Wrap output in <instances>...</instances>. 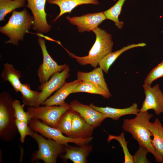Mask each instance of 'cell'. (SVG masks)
<instances>
[{
  "label": "cell",
  "mask_w": 163,
  "mask_h": 163,
  "mask_svg": "<svg viewBox=\"0 0 163 163\" xmlns=\"http://www.w3.org/2000/svg\"><path fill=\"white\" fill-rule=\"evenodd\" d=\"M112 139H115L118 142L121 146L124 156V163H133V156L129 153L127 145L128 142L126 140L124 133H122L118 136L109 134L107 139L108 143Z\"/></svg>",
  "instance_id": "83f0119b"
},
{
  "label": "cell",
  "mask_w": 163,
  "mask_h": 163,
  "mask_svg": "<svg viewBox=\"0 0 163 163\" xmlns=\"http://www.w3.org/2000/svg\"><path fill=\"white\" fill-rule=\"evenodd\" d=\"M78 92H86L99 94L107 99L112 96L94 84L87 81H82L81 83L73 90L72 93Z\"/></svg>",
  "instance_id": "d4e9b609"
},
{
  "label": "cell",
  "mask_w": 163,
  "mask_h": 163,
  "mask_svg": "<svg viewBox=\"0 0 163 163\" xmlns=\"http://www.w3.org/2000/svg\"><path fill=\"white\" fill-rule=\"evenodd\" d=\"M161 77H163V60L151 71L145 79L144 84L151 85L154 81Z\"/></svg>",
  "instance_id": "f1b7e54d"
},
{
  "label": "cell",
  "mask_w": 163,
  "mask_h": 163,
  "mask_svg": "<svg viewBox=\"0 0 163 163\" xmlns=\"http://www.w3.org/2000/svg\"><path fill=\"white\" fill-rule=\"evenodd\" d=\"M103 71L100 67H98L89 72L78 71L77 75V79L81 81L91 82L112 95L105 80Z\"/></svg>",
  "instance_id": "ac0fdd59"
},
{
  "label": "cell",
  "mask_w": 163,
  "mask_h": 163,
  "mask_svg": "<svg viewBox=\"0 0 163 163\" xmlns=\"http://www.w3.org/2000/svg\"><path fill=\"white\" fill-rule=\"evenodd\" d=\"M22 94L23 103L28 106H34L39 97L40 91L32 90L28 83L22 84L19 91Z\"/></svg>",
  "instance_id": "603a6c76"
},
{
  "label": "cell",
  "mask_w": 163,
  "mask_h": 163,
  "mask_svg": "<svg viewBox=\"0 0 163 163\" xmlns=\"http://www.w3.org/2000/svg\"><path fill=\"white\" fill-rule=\"evenodd\" d=\"M148 152H149L146 148L139 145L138 150L133 156L134 163H150L146 157V155Z\"/></svg>",
  "instance_id": "1f68e13d"
},
{
  "label": "cell",
  "mask_w": 163,
  "mask_h": 163,
  "mask_svg": "<svg viewBox=\"0 0 163 163\" xmlns=\"http://www.w3.org/2000/svg\"><path fill=\"white\" fill-rule=\"evenodd\" d=\"M73 111H66L60 119L57 129L67 136L70 137L72 129V115Z\"/></svg>",
  "instance_id": "4316f807"
},
{
  "label": "cell",
  "mask_w": 163,
  "mask_h": 163,
  "mask_svg": "<svg viewBox=\"0 0 163 163\" xmlns=\"http://www.w3.org/2000/svg\"><path fill=\"white\" fill-rule=\"evenodd\" d=\"M145 98L140 111L153 110L157 115L163 113V93L159 84L152 87L151 85H143Z\"/></svg>",
  "instance_id": "8fae6325"
},
{
  "label": "cell",
  "mask_w": 163,
  "mask_h": 163,
  "mask_svg": "<svg viewBox=\"0 0 163 163\" xmlns=\"http://www.w3.org/2000/svg\"><path fill=\"white\" fill-rule=\"evenodd\" d=\"M14 101L7 92L0 94V138L5 142L11 141L18 132L13 106Z\"/></svg>",
  "instance_id": "277c9868"
},
{
  "label": "cell",
  "mask_w": 163,
  "mask_h": 163,
  "mask_svg": "<svg viewBox=\"0 0 163 163\" xmlns=\"http://www.w3.org/2000/svg\"><path fill=\"white\" fill-rule=\"evenodd\" d=\"M162 163H163V160L162 162Z\"/></svg>",
  "instance_id": "d6a6232c"
},
{
  "label": "cell",
  "mask_w": 163,
  "mask_h": 163,
  "mask_svg": "<svg viewBox=\"0 0 163 163\" xmlns=\"http://www.w3.org/2000/svg\"><path fill=\"white\" fill-rule=\"evenodd\" d=\"M38 41L41 48L43 60L37 72L39 82L43 84L48 80L54 74L62 71L67 66L66 64L58 65L49 54L45 45V40L39 36Z\"/></svg>",
  "instance_id": "ba28073f"
},
{
  "label": "cell",
  "mask_w": 163,
  "mask_h": 163,
  "mask_svg": "<svg viewBox=\"0 0 163 163\" xmlns=\"http://www.w3.org/2000/svg\"><path fill=\"white\" fill-rule=\"evenodd\" d=\"M26 0H0V21L15 9L25 6Z\"/></svg>",
  "instance_id": "cb8c5ba5"
},
{
  "label": "cell",
  "mask_w": 163,
  "mask_h": 163,
  "mask_svg": "<svg viewBox=\"0 0 163 163\" xmlns=\"http://www.w3.org/2000/svg\"><path fill=\"white\" fill-rule=\"evenodd\" d=\"M72 111V129L70 137L86 138L91 137L95 128L88 123L78 113Z\"/></svg>",
  "instance_id": "2e32d148"
},
{
  "label": "cell",
  "mask_w": 163,
  "mask_h": 163,
  "mask_svg": "<svg viewBox=\"0 0 163 163\" xmlns=\"http://www.w3.org/2000/svg\"><path fill=\"white\" fill-rule=\"evenodd\" d=\"M36 142L38 149L31 156V162L43 160L45 163H56L58 156L65 153V146L39 134L33 130L30 136Z\"/></svg>",
  "instance_id": "5b68a950"
},
{
  "label": "cell",
  "mask_w": 163,
  "mask_h": 163,
  "mask_svg": "<svg viewBox=\"0 0 163 163\" xmlns=\"http://www.w3.org/2000/svg\"><path fill=\"white\" fill-rule=\"evenodd\" d=\"M149 129L153 136L152 143L158 155L163 158V126L158 118L149 122Z\"/></svg>",
  "instance_id": "ffe728a7"
},
{
  "label": "cell",
  "mask_w": 163,
  "mask_h": 163,
  "mask_svg": "<svg viewBox=\"0 0 163 163\" xmlns=\"http://www.w3.org/2000/svg\"><path fill=\"white\" fill-rule=\"evenodd\" d=\"M69 67L67 65L61 71L53 75L45 83L40 84L38 88V89L40 91L39 97L34 107H37L42 105L52 94L63 85L69 76Z\"/></svg>",
  "instance_id": "9c48e42d"
},
{
  "label": "cell",
  "mask_w": 163,
  "mask_h": 163,
  "mask_svg": "<svg viewBox=\"0 0 163 163\" xmlns=\"http://www.w3.org/2000/svg\"><path fill=\"white\" fill-rule=\"evenodd\" d=\"M69 105L70 110L77 113L88 123L95 128L100 126L103 121L107 118L103 114L90 105L83 104L77 100L72 101Z\"/></svg>",
  "instance_id": "4fadbf2b"
},
{
  "label": "cell",
  "mask_w": 163,
  "mask_h": 163,
  "mask_svg": "<svg viewBox=\"0 0 163 163\" xmlns=\"http://www.w3.org/2000/svg\"><path fill=\"white\" fill-rule=\"evenodd\" d=\"M34 24V18L24 9L20 11L14 10L7 23L0 27V32L9 39L6 43H11L17 46L20 41L24 40L25 34Z\"/></svg>",
  "instance_id": "3957f363"
},
{
  "label": "cell",
  "mask_w": 163,
  "mask_h": 163,
  "mask_svg": "<svg viewBox=\"0 0 163 163\" xmlns=\"http://www.w3.org/2000/svg\"><path fill=\"white\" fill-rule=\"evenodd\" d=\"M66 18L71 24L76 25L80 33L92 31L107 19L104 12L88 13L80 16L67 17Z\"/></svg>",
  "instance_id": "7c38bea8"
},
{
  "label": "cell",
  "mask_w": 163,
  "mask_h": 163,
  "mask_svg": "<svg viewBox=\"0 0 163 163\" xmlns=\"http://www.w3.org/2000/svg\"><path fill=\"white\" fill-rule=\"evenodd\" d=\"M65 146V153L59 157L64 162L69 159L74 163H86L87 158L92 150V145L88 144L73 146L68 144Z\"/></svg>",
  "instance_id": "5bb4252c"
},
{
  "label": "cell",
  "mask_w": 163,
  "mask_h": 163,
  "mask_svg": "<svg viewBox=\"0 0 163 163\" xmlns=\"http://www.w3.org/2000/svg\"><path fill=\"white\" fill-rule=\"evenodd\" d=\"M25 7L31 11L34 18L33 30L38 34L46 33L50 31L52 26L47 23L45 7L47 0H26Z\"/></svg>",
  "instance_id": "30bf717a"
},
{
  "label": "cell",
  "mask_w": 163,
  "mask_h": 163,
  "mask_svg": "<svg viewBox=\"0 0 163 163\" xmlns=\"http://www.w3.org/2000/svg\"><path fill=\"white\" fill-rule=\"evenodd\" d=\"M133 119H123L122 126L123 131L130 133L139 145L146 148L154 156L156 162L162 163L163 158L158 155L152 144V135L148 127L153 115L145 111H139Z\"/></svg>",
  "instance_id": "6da1fadb"
},
{
  "label": "cell",
  "mask_w": 163,
  "mask_h": 163,
  "mask_svg": "<svg viewBox=\"0 0 163 163\" xmlns=\"http://www.w3.org/2000/svg\"><path fill=\"white\" fill-rule=\"evenodd\" d=\"M43 106L28 107L27 112L30 119L40 120L43 123L56 128L64 114L70 110L67 103L62 106Z\"/></svg>",
  "instance_id": "8992f818"
},
{
  "label": "cell",
  "mask_w": 163,
  "mask_h": 163,
  "mask_svg": "<svg viewBox=\"0 0 163 163\" xmlns=\"http://www.w3.org/2000/svg\"><path fill=\"white\" fill-rule=\"evenodd\" d=\"M24 105L21 104L17 100H14L13 103L16 119L28 123L30 119L27 112L24 110Z\"/></svg>",
  "instance_id": "f546056e"
},
{
  "label": "cell",
  "mask_w": 163,
  "mask_h": 163,
  "mask_svg": "<svg viewBox=\"0 0 163 163\" xmlns=\"http://www.w3.org/2000/svg\"><path fill=\"white\" fill-rule=\"evenodd\" d=\"M16 124L18 132L20 134V140L24 143L26 137L30 136L32 129L28 125V123L16 119Z\"/></svg>",
  "instance_id": "4dcf8cb0"
},
{
  "label": "cell",
  "mask_w": 163,
  "mask_h": 163,
  "mask_svg": "<svg viewBox=\"0 0 163 163\" xmlns=\"http://www.w3.org/2000/svg\"><path fill=\"white\" fill-rule=\"evenodd\" d=\"M92 31L95 34L96 40L88 55L78 56L67 51L69 56L75 59L80 65L89 64L96 68L103 58L112 52L113 42L111 35L105 30L97 27Z\"/></svg>",
  "instance_id": "7a4b0ae2"
},
{
  "label": "cell",
  "mask_w": 163,
  "mask_h": 163,
  "mask_svg": "<svg viewBox=\"0 0 163 163\" xmlns=\"http://www.w3.org/2000/svg\"><path fill=\"white\" fill-rule=\"evenodd\" d=\"M94 109L101 113L107 118H110L114 120H118L121 117L126 115H136L140 111L137 104L133 103L132 105L124 108H117L110 107H98L91 103L89 105Z\"/></svg>",
  "instance_id": "e0dca14e"
},
{
  "label": "cell",
  "mask_w": 163,
  "mask_h": 163,
  "mask_svg": "<svg viewBox=\"0 0 163 163\" xmlns=\"http://www.w3.org/2000/svg\"><path fill=\"white\" fill-rule=\"evenodd\" d=\"M28 123L30 128L34 131L64 145L69 143H74L77 145H87L93 139L92 136L86 138H74L67 136L57 128L47 125L38 119H30Z\"/></svg>",
  "instance_id": "52a82bcc"
},
{
  "label": "cell",
  "mask_w": 163,
  "mask_h": 163,
  "mask_svg": "<svg viewBox=\"0 0 163 163\" xmlns=\"http://www.w3.org/2000/svg\"><path fill=\"white\" fill-rule=\"evenodd\" d=\"M146 45L144 43L133 44L124 46L119 50L109 53L103 58L99 62L98 65L104 72L108 73L109 69L116 59L123 53L130 49Z\"/></svg>",
  "instance_id": "7402d4cb"
},
{
  "label": "cell",
  "mask_w": 163,
  "mask_h": 163,
  "mask_svg": "<svg viewBox=\"0 0 163 163\" xmlns=\"http://www.w3.org/2000/svg\"><path fill=\"white\" fill-rule=\"evenodd\" d=\"M49 4L58 5L60 10L59 14L54 20L56 21L59 17L66 13H70L76 7L83 4L98 5V0H47Z\"/></svg>",
  "instance_id": "d6986e66"
},
{
  "label": "cell",
  "mask_w": 163,
  "mask_h": 163,
  "mask_svg": "<svg viewBox=\"0 0 163 163\" xmlns=\"http://www.w3.org/2000/svg\"><path fill=\"white\" fill-rule=\"evenodd\" d=\"M20 72L16 69L12 64L8 63L4 64V68L1 73V77L4 82H9L16 92H18L22 83L20 80L21 76Z\"/></svg>",
  "instance_id": "44dd1931"
},
{
  "label": "cell",
  "mask_w": 163,
  "mask_h": 163,
  "mask_svg": "<svg viewBox=\"0 0 163 163\" xmlns=\"http://www.w3.org/2000/svg\"><path fill=\"white\" fill-rule=\"evenodd\" d=\"M126 0H118L111 7L103 12L107 19L113 21L116 26L119 29H122L123 23L119 20L123 5Z\"/></svg>",
  "instance_id": "484cf974"
},
{
  "label": "cell",
  "mask_w": 163,
  "mask_h": 163,
  "mask_svg": "<svg viewBox=\"0 0 163 163\" xmlns=\"http://www.w3.org/2000/svg\"><path fill=\"white\" fill-rule=\"evenodd\" d=\"M82 81L77 79L73 81L65 82L52 96L47 98L42 104L46 106H62L66 103L65 100L73 90Z\"/></svg>",
  "instance_id": "9a60e30c"
}]
</instances>
